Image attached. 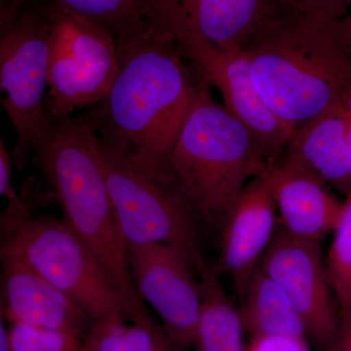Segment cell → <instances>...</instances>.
I'll list each match as a JSON object with an SVG mask.
<instances>
[{
	"label": "cell",
	"instance_id": "cell-18",
	"mask_svg": "<svg viewBox=\"0 0 351 351\" xmlns=\"http://www.w3.org/2000/svg\"><path fill=\"white\" fill-rule=\"evenodd\" d=\"M202 306L196 329L195 351H247L245 329L237 308L226 294L214 265L204 261L197 269Z\"/></svg>",
	"mask_w": 351,
	"mask_h": 351
},
{
	"label": "cell",
	"instance_id": "cell-25",
	"mask_svg": "<svg viewBox=\"0 0 351 351\" xmlns=\"http://www.w3.org/2000/svg\"><path fill=\"white\" fill-rule=\"evenodd\" d=\"M12 154L7 149L3 141H0V195L9 201L19 199L12 184Z\"/></svg>",
	"mask_w": 351,
	"mask_h": 351
},
{
	"label": "cell",
	"instance_id": "cell-7",
	"mask_svg": "<svg viewBox=\"0 0 351 351\" xmlns=\"http://www.w3.org/2000/svg\"><path fill=\"white\" fill-rule=\"evenodd\" d=\"M51 34L49 4L25 2L17 12L0 18V87L2 106L16 133L11 152L23 170L27 154L47 125L45 89Z\"/></svg>",
	"mask_w": 351,
	"mask_h": 351
},
{
	"label": "cell",
	"instance_id": "cell-1",
	"mask_svg": "<svg viewBox=\"0 0 351 351\" xmlns=\"http://www.w3.org/2000/svg\"><path fill=\"white\" fill-rule=\"evenodd\" d=\"M117 44V75L87 117L108 156L145 172L169 169L182 124L208 83L175 41L145 25Z\"/></svg>",
	"mask_w": 351,
	"mask_h": 351
},
{
	"label": "cell",
	"instance_id": "cell-22",
	"mask_svg": "<svg viewBox=\"0 0 351 351\" xmlns=\"http://www.w3.org/2000/svg\"><path fill=\"white\" fill-rule=\"evenodd\" d=\"M6 323L14 351H85L82 339L68 332Z\"/></svg>",
	"mask_w": 351,
	"mask_h": 351
},
{
	"label": "cell",
	"instance_id": "cell-23",
	"mask_svg": "<svg viewBox=\"0 0 351 351\" xmlns=\"http://www.w3.org/2000/svg\"><path fill=\"white\" fill-rule=\"evenodd\" d=\"M284 3L302 12L320 13L343 19L351 11V0H283Z\"/></svg>",
	"mask_w": 351,
	"mask_h": 351
},
{
	"label": "cell",
	"instance_id": "cell-11",
	"mask_svg": "<svg viewBox=\"0 0 351 351\" xmlns=\"http://www.w3.org/2000/svg\"><path fill=\"white\" fill-rule=\"evenodd\" d=\"M127 262L142 301L151 304L176 345L189 350L202 306L193 265L179 249L159 243L127 245Z\"/></svg>",
	"mask_w": 351,
	"mask_h": 351
},
{
	"label": "cell",
	"instance_id": "cell-15",
	"mask_svg": "<svg viewBox=\"0 0 351 351\" xmlns=\"http://www.w3.org/2000/svg\"><path fill=\"white\" fill-rule=\"evenodd\" d=\"M269 184L279 223L294 237L322 241L341 221V201L317 176L285 156L267 162L261 174Z\"/></svg>",
	"mask_w": 351,
	"mask_h": 351
},
{
	"label": "cell",
	"instance_id": "cell-17",
	"mask_svg": "<svg viewBox=\"0 0 351 351\" xmlns=\"http://www.w3.org/2000/svg\"><path fill=\"white\" fill-rule=\"evenodd\" d=\"M239 308L251 338L284 336L307 339L306 327L280 286L261 267L254 271Z\"/></svg>",
	"mask_w": 351,
	"mask_h": 351
},
{
	"label": "cell",
	"instance_id": "cell-13",
	"mask_svg": "<svg viewBox=\"0 0 351 351\" xmlns=\"http://www.w3.org/2000/svg\"><path fill=\"white\" fill-rule=\"evenodd\" d=\"M0 317L84 339L93 321L82 307L19 258L0 253Z\"/></svg>",
	"mask_w": 351,
	"mask_h": 351
},
{
	"label": "cell",
	"instance_id": "cell-28",
	"mask_svg": "<svg viewBox=\"0 0 351 351\" xmlns=\"http://www.w3.org/2000/svg\"><path fill=\"white\" fill-rule=\"evenodd\" d=\"M0 351H14L6 321L0 317Z\"/></svg>",
	"mask_w": 351,
	"mask_h": 351
},
{
	"label": "cell",
	"instance_id": "cell-2",
	"mask_svg": "<svg viewBox=\"0 0 351 351\" xmlns=\"http://www.w3.org/2000/svg\"><path fill=\"white\" fill-rule=\"evenodd\" d=\"M244 51L263 100L294 133L332 108H351V34L345 18L290 7Z\"/></svg>",
	"mask_w": 351,
	"mask_h": 351
},
{
	"label": "cell",
	"instance_id": "cell-21",
	"mask_svg": "<svg viewBox=\"0 0 351 351\" xmlns=\"http://www.w3.org/2000/svg\"><path fill=\"white\" fill-rule=\"evenodd\" d=\"M332 234L326 269L339 315L343 316L351 313V193L345 200L341 221Z\"/></svg>",
	"mask_w": 351,
	"mask_h": 351
},
{
	"label": "cell",
	"instance_id": "cell-16",
	"mask_svg": "<svg viewBox=\"0 0 351 351\" xmlns=\"http://www.w3.org/2000/svg\"><path fill=\"white\" fill-rule=\"evenodd\" d=\"M345 106H339L295 132L283 156L348 197L351 193V152Z\"/></svg>",
	"mask_w": 351,
	"mask_h": 351
},
{
	"label": "cell",
	"instance_id": "cell-10",
	"mask_svg": "<svg viewBox=\"0 0 351 351\" xmlns=\"http://www.w3.org/2000/svg\"><path fill=\"white\" fill-rule=\"evenodd\" d=\"M260 265L287 295L307 337L320 350L331 351L338 337L339 315L321 242L294 237L278 221Z\"/></svg>",
	"mask_w": 351,
	"mask_h": 351
},
{
	"label": "cell",
	"instance_id": "cell-3",
	"mask_svg": "<svg viewBox=\"0 0 351 351\" xmlns=\"http://www.w3.org/2000/svg\"><path fill=\"white\" fill-rule=\"evenodd\" d=\"M32 162L52 188L62 219L110 283L140 311H147L132 278L104 168L100 142L87 114L49 117L32 145Z\"/></svg>",
	"mask_w": 351,
	"mask_h": 351
},
{
	"label": "cell",
	"instance_id": "cell-24",
	"mask_svg": "<svg viewBox=\"0 0 351 351\" xmlns=\"http://www.w3.org/2000/svg\"><path fill=\"white\" fill-rule=\"evenodd\" d=\"M247 351H311L307 339L284 336L251 338Z\"/></svg>",
	"mask_w": 351,
	"mask_h": 351
},
{
	"label": "cell",
	"instance_id": "cell-30",
	"mask_svg": "<svg viewBox=\"0 0 351 351\" xmlns=\"http://www.w3.org/2000/svg\"><path fill=\"white\" fill-rule=\"evenodd\" d=\"M345 19L346 21V23H348V27H350V31L351 34V11L350 14H348V15L346 16V17H345Z\"/></svg>",
	"mask_w": 351,
	"mask_h": 351
},
{
	"label": "cell",
	"instance_id": "cell-6",
	"mask_svg": "<svg viewBox=\"0 0 351 351\" xmlns=\"http://www.w3.org/2000/svg\"><path fill=\"white\" fill-rule=\"evenodd\" d=\"M113 207L126 246L159 243L175 247L197 271L203 256L202 223L172 171L134 169L101 149Z\"/></svg>",
	"mask_w": 351,
	"mask_h": 351
},
{
	"label": "cell",
	"instance_id": "cell-4",
	"mask_svg": "<svg viewBox=\"0 0 351 351\" xmlns=\"http://www.w3.org/2000/svg\"><path fill=\"white\" fill-rule=\"evenodd\" d=\"M208 85L201 90L169 156L176 181L203 226L221 234L232 208L267 160L250 131Z\"/></svg>",
	"mask_w": 351,
	"mask_h": 351
},
{
	"label": "cell",
	"instance_id": "cell-26",
	"mask_svg": "<svg viewBox=\"0 0 351 351\" xmlns=\"http://www.w3.org/2000/svg\"><path fill=\"white\" fill-rule=\"evenodd\" d=\"M331 351H351V313L339 316L338 337Z\"/></svg>",
	"mask_w": 351,
	"mask_h": 351
},
{
	"label": "cell",
	"instance_id": "cell-19",
	"mask_svg": "<svg viewBox=\"0 0 351 351\" xmlns=\"http://www.w3.org/2000/svg\"><path fill=\"white\" fill-rule=\"evenodd\" d=\"M82 341L85 351H182L152 315L93 323Z\"/></svg>",
	"mask_w": 351,
	"mask_h": 351
},
{
	"label": "cell",
	"instance_id": "cell-5",
	"mask_svg": "<svg viewBox=\"0 0 351 351\" xmlns=\"http://www.w3.org/2000/svg\"><path fill=\"white\" fill-rule=\"evenodd\" d=\"M31 184L9 201L0 219V253L10 254L82 307L93 323L149 317L110 283L98 263L62 219L34 218Z\"/></svg>",
	"mask_w": 351,
	"mask_h": 351
},
{
	"label": "cell",
	"instance_id": "cell-12",
	"mask_svg": "<svg viewBox=\"0 0 351 351\" xmlns=\"http://www.w3.org/2000/svg\"><path fill=\"white\" fill-rule=\"evenodd\" d=\"M283 0H149L145 25L171 39L193 34L223 49H246L287 10Z\"/></svg>",
	"mask_w": 351,
	"mask_h": 351
},
{
	"label": "cell",
	"instance_id": "cell-20",
	"mask_svg": "<svg viewBox=\"0 0 351 351\" xmlns=\"http://www.w3.org/2000/svg\"><path fill=\"white\" fill-rule=\"evenodd\" d=\"M103 25L119 39L145 25L149 0H45Z\"/></svg>",
	"mask_w": 351,
	"mask_h": 351
},
{
	"label": "cell",
	"instance_id": "cell-14",
	"mask_svg": "<svg viewBox=\"0 0 351 351\" xmlns=\"http://www.w3.org/2000/svg\"><path fill=\"white\" fill-rule=\"evenodd\" d=\"M279 219L274 196L262 175L245 186L219 234L217 271L232 279L240 301L271 241Z\"/></svg>",
	"mask_w": 351,
	"mask_h": 351
},
{
	"label": "cell",
	"instance_id": "cell-9",
	"mask_svg": "<svg viewBox=\"0 0 351 351\" xmlns=\"http://www.w3.org/2000/svg\"><path fill=\"white\" fill-rule=\"evenodd\" d=\"M172 40L203 80L218 89L223 106L250 131L267 162L282 156L294 131L263 100L246 52L223 49L193 34H178Z\"/></svg>",
	"mask_w": 351,
	"mask_h": 351
},
{
	"label": "cell",
	"instance_id": "cell-8",
	"mask_svg": "<svg viewBox=\"0 0 351 351\" xmlns=\"http://www.w3.org/2000/svg\"><path fill=\"white\" fill-rule=\"evenodd\" d=\"M48 4L51 34L45 112L48 117H64L76 108L97 105L107 95L119 69V44L103 25Z\"/></svg>",
	"mask_w": 351,
	"mask_h": 351
},
{
	"label": "cell",
	"instance_id": "cell-29",
	"mask_svg": "<svg viewBox=\"0 0 351 351\" xmlns=\"http://www.w3.org/2000/svg\"><path fill=\"white\" fill-rule=\"evenodd\" d=\"M346 138L351 152V108L346 112Z\"/></svg>",
	"mask_w": 351,
	"mask_h": 351
},
{
	"label": "cell",
	"instance_id": "cell-27",
	"mask_svg": "<svg viewBox=\"0 0 351 351\" xmlns=\"http://www.w3.org/2000/svg\"><path fill=\"white\" fill-rule=\"evenodd\" d=\"M27 1V0H0V18L17 12Z\"/></svg>",
	"mask_w": 351,
	"mask_h": 351
}]
</instances>
